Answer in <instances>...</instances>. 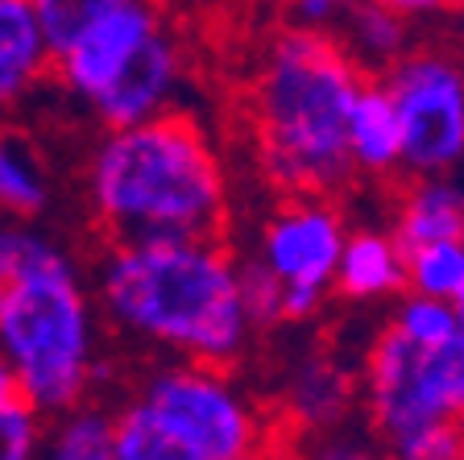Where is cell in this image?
Here are the masks:
<instances>
[{"label":"cell","instance_id":"6da1fadb","mask_svg":"<svg viewBox=\"0 0 464 460\" xmlns=\"http://www.w3.org/2000/svg\"><path fill=\"white\" fill-rule=\"evenodd\" d=\"M87 203L116 240H212L224 224L220 158L191 116H150L96 145Z\"/></svg>","mask_w":464,"mask_h":460},{"label":"cell","instance_id":"7a4b0ae2","mask_svg":"<svg viewBox=\"0 0 464 460\" xmlns=\"http://www.w3.org/2000/svg\"><path fill=\"white\" fill-rule=\"evenodd\" d=\"M100 303L116 328L216 369L253 332L237 266L212 240H116L100 266Z\"/></svg>","mask_w":464,"mask_h":460},{"label":"cell","instance_id":"3957f363","mask_svg":"<svg viewBox=\"0 0 464 460\" xmlns=\"http://www.w3.org/2000/svg\"><path fill=\"white\" fill-rule=\"evenodd\" d=\"M361 92L353 58L319 29H286L253 92L261 166L295 195H328L353 174L348 108Z\"/></svg>","mask_w":464,"mask_h":460},{"label":"cell","instance_id":"277c9868","mask_svg":"<svg viewBox=\"0 0 464 460\" xmlns=\"http://www.w3.org/2000/svg\"><path fill=\"white\" fill-rule=\"evenodd\" d=\"M0 357L17 394L46 419L87 398L96 377V319L67 250L0 287Z\"/></svg>","mask_w":464,"mask_h":460},{"label":"cell","instance_id":"5b68a950","mask_svg":"<svg viewBox=\"0 0 464 460\" xmlns=\"http://www.w3.org/2000/svg\"><path fill=\"white\" fill-rule=\"evenodd\" d=\"M253 452H261L257 411L203 361L162 369L116 415V460H245Z\"/></svg>","mask_w":464,"mask_h":460},{"label":"cell","instance_id":"8992f818","mask_svg":"<svg viewBox=\"0 0 464 460\" xmlns=\"http://www.w3.org/2000/svg\"><path fill=\"white\" fill-rule=\"evenodd\" d=\"M369 411L382 440L394 448L402 436L431 419L464 415V332L435 348L386 328L369 348Z\"/></svg>","mask_w":464,"mask_h":460},{"label":"cell","instance_id":"52a82bcc","mask_svg":"<svg viewBox=\"0 0 464 460\" xmlns=\"http://www.w3.org/2000/svg\"><path fill=\"white\" fill-rule=\"evenodd\" d=\"M386 92L402 129V166L444 174L464 158V75L435 54H415L390 67Z\"/></svg>","mask_w":464,"mask_h":460},{"label":"cell","instance_id":"ba28073f","mask_svg":"<svg viewBox=\"0 0 464 460\" xmlns=\"http://www.w3.org/2000/svg\"><path fill=\"white\" fill-rule=\"evenodd\" d=\"M158 29H162V13H158L154 0H125V5H116L104 17L92 21L67 50H58V79H63L71 96L87 104L116 71L125 67L129 54Z\"/></svg>","mask_w":464,"mask_h":460},{"label":"cell","instance_id":"9c48e42d","mask_svg":"<svg viewBox=\"0 0 464 460\" xmlns=\"http://www.w3.org/2000/svg\"><path fill=\"white\" fill-rule=\"evenodd\" d=\"M344 224L340 216L319 200H295L266 224L261 232V261L278 274L282 282H307V287H332L336 279V258L344 245Z\"/></svg>","mask_w":464,"mask_h":460},{"label":"cell","instance_id":"30bf717a","mask_svg":"<svg viewBox=\"0 0 464 460\" xmlns=\"http://www.w3.org/2000/svg\"><path fill=\"white\" fill-rule=\"evenodd\" d=\"M179 87H183V54H179V42H174L166 29H158V34H150V38L129 54L125 67L87 100V108H92L96 121H104L108 129H125V125H137V121L170 113Z\"/></svg>","mask_w":464,"mask_h":460},{"label":"cell","instance_id":"8fae6325","mask_svg":"<svg viewBox=\"0 0 464 460\" xmlns=\"http://www.w3.org/2000/svg\"><path fill=\"white\" fill-rule=\"evenodd\" d=\"M50 67V46L29 0H0V113L34 92Z\"/></svg>","mask_w":464,"mask_h":460},{"label":"cell","instance_id":"7c38bea8","mask_svg":"<svg viewBox=\"0 0 464 460\" xmlns=\"http://www.w3.org/2000/svg\"><path fill=\"white\" fill-rule=\"evenodd\" d=\"M336 282L348 299H386L402 290L406 282V258L398 250V240L382 237V232H353L340 245L336 258Z\"/></svg>","mask_w":464,"mask_h":460},{"label":"cell","instance_id":"4fadbf2b","mask_svg":"<svg viewBox=\"0 0 464 460\" xmlns=\"http://www.w3.org/2000/svg\"><path fill=\"white\" fill-rule=\"evenodd\" d=\"M348 153L361 171H394L402 162V129L386 83H361L357 100L348 108Z\"/></svg>","mask_w":464,"mask_h":460},{"label":"cell","instance_id":"5bb4252c","mask_svg":"<svg viewBox=\"0 0 464 460\" xmlns=\"http://www.w3.org/2000/svg\"><path fill=\"white\" fill-rule=\"evenodd\" d=\"M464 237V187L427 174L415 191L406 195L398 216V250H415L423 240Z\"/></svg>","mask_w":464,"mask_h":460},{"label":"cell","instance_id":"9a60e30c","mask_svg":"<svg viewBox=\"0 0 464 460\" xmlns=\"http://www.w3.org/2000/svg\"><path fill=\"white\" fill-rule=\"evenodd\" d=\"M50 208V179L25 133L0 125V211L38 220Z\"/></svg>","mask_w":464,"mask_h":460},{"label":"cell","instance_id":"2e32d148","mask_svg":"<svg viewBox=\"0 0 464 460\" xmlns=\"http://www.w3.org/2000/svg\"><path fill=\"white\" fill-rule=\"evenodd\" d=\"M116 440V419L100 406L75 403L67 411L50 415L46 432H42V456L54 460H108Z\"/></svg>","mask_w":464,"mask_h":460},{"label":"cell","instance_id":"e0dca14e","mask_svg":"<svg viewBox=\"0 0 464 460\" xmlns=\"http://www.w3.org/2000/svg\"><path fill=\"white\" fill-rule=\"evenodd\" d=\"M406 282L419 295H435V299H456L464 295V237H448V240H423L415 250H406Z\"/></svg>","mask_w":464,"mask_h":460},{"label":"cell","instance_id":"ac0fdd59","mask_svg":"<svg viewBox=\"0 0 464 460\" xmlns=\"http://www.w3.org/2000/svg\"><path fill=\"white\" fill-rule=\"evenodd\" d=\"M348 406V382L336 365L311 361L299 369L295 386H290V411L299 415L307 427H328L344 415Z\"/></svg>","mask_w":464,"mask_h":460},{"label":"cell","instance_id":"d6986e66","mask_svg":"<svg viewBox=\"0 0 464 460\" xmlns=\"http://www.w3.org/2000/svg\"><path fill=\"white\" fill-rule=\"evenodd\" d=\"M394 328L406 340H415V345H423V348H435L460 332V311H456V303H448V299L419 295L415 290L411 299H402V307H398V316H394Z\"/></svg>","mask_w":464,"mask_h":460},{"label":"cell","instance_id":"ffe728a7","mask_svg":"<svg viewBox=\"0 0 464 460\" xmlns=\"http://www.w3.org/2000/svg\"><path fill=\"white\" fill-rule=\"evenodd\" d=\"M348 38L365 58H394L406 46L402 13L382 9L373 0L365 5H348Z\"/></svg>","mask_w":464,"mask_h":460},{"label":"cell","instance_id":"44dd1931","mask_svg":"<svg viewBox=\"0 0 464 460\" xmlns=\"http://www.w3.org/2000/svg\"><path fill=\"white\" fill-rule=\"evenodd\" d=\"M29 5L38 13V25H42V34H46L50 58H54L58 50H67L92 21L104 17L116 5H125V0H29Z\"/></svg>","mask_w":464,"mask_h":460},{"label":"cell","instance_id":"7402d4cb","mask_svg":"<svg viewBox=\"0 0 464 460\" xmlns=\"http://www.w3.org/2000/svg\"><path fill=\"white\" fill-rule=\"evenodd\" d=\"M58 253L63 250L50 237H42L38 229H29V220L0 211V287L9 279H17V274H25V269L58 258Z\"/></svg>","mask_w":464,"mask_h":460},{"label":"cell","instance_id":"603a6c76","mask_svg":"<svg viewBox=\"0 0 464 460\" xmlns=\"http://www.w3.org/2000/svg\"><path fill=\"white\" fill-rule=\"evenodd\" d=\"M42 432H46V415L21 394H13L0 406V460H29L42 452Z\"/></svg>","mask_w":464,"mask_h":460},{"label":"cell","instance_id":"cb8c5ba5","mask_svg":"<svg viewBox=\"0 0 464 460\" xmlns=\"http://www.w3.org/2000/svg\"><path fill=\"white\" fill-rule=\"evenodd\" d=\"M237 287H241V303H245V316H249V324H274V319H282V287L286 282L274 274L266 261H245V266H237Z\"/></svg>","mask_w":464,"mask_h":460},{"label":"cell","instance_id":"d4e9b609","mask_svg":"<svg viewBox=\"0 0 464 460\" xmlns=\"http://www.w3.org/2000/svg\"><path fill=\"white\" fill-rule=\"evenodd\" d=\"M394 452L406 460H456L464 456V432L456 419H431L411 436H402Z\"/></svg>","mask_w":464,"mask_h":460},{"label":"cell","instance_id":"484cf974","mask_svg":"<svg viewBox=\"0 0 464 460\" xmlns=\"http://www.w3.org/2000/svg\"><path fill=\"white\" fill-rule=\"evenodd\" d=\"M324 303V287H307V282H286L282 287V319H307Z\"/></svg>","mask_w":464,"mask_h":460},{"label":"cell","instance_id":"4316f807","mask_svg":"<svg viewBox=\"0 0 464 460\" xmlns=\"http://www.w3.org/2000/svg\"><path fill=\"white\" fill-rule=\"evenodd\" d=\"M348 5H353V0H290V13H295V21H299V25L319 29L324 21L348 13Z\"/></svg>","mask_w":464,"mask_h":460},{"label":"cell","instance_id":"83f0119b","mask_svg":"<svg viewBox=\"0 0 464 460\" xmlns=\"http://www.w3.org/2000/svg\"><path fill=\"white\" fill-rule=\"evenodd\" d=\"M373 5L394 13H435V9H448L452 0H373Z\"/></svg>","mask_w":464,"mask_h":460},{"label":"cell","instance_id":"f1b7e54d","mask_svg":"<svg viewBox=\"0 0 464 460\" xmlns=\"http://www.w3.org/2000/svg\"><path fill=\"white\" fill-rule=\"evenodd\" d=\"M13 394H17V382H13V369L5 365V357H0V406L9 403Z\"/></svg>","mask_w":464,"mask_h":460},{"label":"cell","instance_id":"f546056e","mask_svg":"<svg viewBox=\"0 0 464 460\" xmlns=\"http://www.w3.org/2000/svg\"><path fill=\"white\" fill-rule=\"evenodd\" d=\"M456 311H460V332H464V295L456 299Z\"/></svg>","mask_w":464,"mask_h":460}]
</instances>
